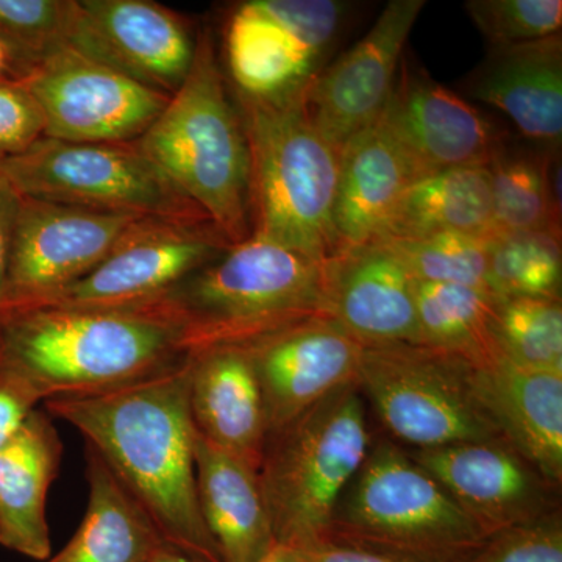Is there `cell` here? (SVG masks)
<instances>
[{
  "label": "cell",
  "mask_w": 562,
  "mask_h": 562,
  "mask_svg": "<svg viewBox=\"0 0 562 562\" xmlns=\"http://www.w3.org/2000/svg\"><path fill=\"white\" fill-rule=\"evenodd\" d=\"M191 362L192 357L116 390L50 398L43 406L101 454L168 546L205 562H222L195 490Z\"/></svg>",
  "instance_id": "cell-1"
},
{
  "label": "cell",
  "mask_w": 562,
  "mask_h": 562,
  "mask_svg": "<svg viewBox=\"0 0 562 562\" xmlns=\"http://www.w3.org/2000/svg\"><path fill=\"white\" fill-rule=\"evenodd\" d=\"M190 357L187 327L158 301L120 310L0 312V366L24 376L43 403L116 390Z\"/></svg>",
  "instance_id": "cell-2"
},
{
  "label": "cell",
  "mask_w": 562,
  "mask_h": 562,
  "mask_svg": "<svg viewBox=\"0 0 562 562\" xmlns=\"http://www.w3.org/2000/svg\"><path fill=\"white\" fill-rule=\"evenodd\" d=\"M136 144L228 241L249 238V144L210 27L198 32L187 79Z\"/></svg>",
  "instance_id": "cell-3"
},
{
  "label": "cell",
  "mask_w": 562,
  "mask_h": 562,
  "mask_svg": "<svg viewBox=\"0 0 562 562\" xmlns=\"http://www.w3.org/2000/svg\"><path fill=\"white\" fill-rule=\"evenodd\" d=\"M327 269L325 262L250 235L157 301L187 327L192 355L247 347L328 316Z\"/></svg>",
  "instance_id": "cell-4"
},
{
  "label": "cell",
  "mask_w": 562,
  "mask_h": 562,
  "mask_svg": "<svg viewBox=\"0 0 562 562\" xmlns=\"http://www.w3.org/2000/svg\"><path fill=\"white\" fill-rule=\"evenodd\" d=\"M232 94L249 144L251 235L328 265L341 254L333 222L339 158L310 120L305 92L279 101Z\"/></svg>",
  "instance_id": "cell-5"
},
{
  "label": "cell",
  "mask_w": 562,
  "mask_h": 562,
  "mask_svg": "<svg viewBox=\"0 0 562 562\" xmlns=\"http://www.w3.org/2000/svg\"><path fill=\"white\" fill-rule=\"evenodd\" d=\"M486 539L438 480L390 438L373 441L328 535V542L402 562H465Z\"/></svg>",
  "instance_id": "cell-6"
},
{
  "label": "cell",
  "mask_w": 562,
  "mask_h": 562,
  "mask_svg": "<svg viewBox=\"0 0 562 562\" xmlns=\"http://www.w3.org/2000/svg\"><path fill=\"white\" fill-rule=\"evenodd\" d=\"M372 443L358 384L333 392L269 436L258 473L277 543L308 550L328 542L338 503Z\"/></svg>",
  "instance_id": "cell-7"
},
{
  "label": "cell",
  "mask_w": 562,
  "mask_h": 562,
  "mask_svg": "<svg viewBox=\"0 0 562 562\" xmlns=\"http://www.w3.org/2000/svg\"><path fill=\"white\" fill-rule=\"evenodd\" d=\"M3 179L21 198L146 220H210L133 143L43 138L7 157ZM211 221V220H210Z\"/></svg>",
  "instance_id": "cell-8"
},
{
  "label": "cell",
  "mask_w": 562,
  "mask_h": 562,
  "mask_svg": "<svg viewBox=\"0 0 562 562\" xmlns=\"http://www.w3.org/2000/svg\"><path fill=\"white\" fill-rule=\"evenodd\" d=\"M357 384L392 441L414 450L502 439L460 355L422 344L364 346Z\"/></svg>",
  "instance_id": "cell-9"
},
{
  "label": "cell",
  "mask_w": 562,
  "mask_h": 562,
  "mask_svg": "<svg viewBox=\"0 0 562 562\" xmlns=\"http://www.w3.org/2000/svg\"><path fill=\"white\" fill-rule=\"evenodd\" d=\"M349 9L338 0H246L233 5L222 33L232 91L254 101L305 92L324 68Z\"/></svg>",
  "instance_id": "cell-10"
},
{
  "label": "cell",
  "mask_w": 562,
  "mask_h": 562,
  "mask_svg": "<svg viewBox=\"0 0 562 562\" xmlns=\"http://www.w3.org/2000/svg\"><path fill=\"white\" fill-rule=\"evenodd\" d=\"M18 81L40 105L44 138L66 143L138 140L171 98L68 44L44 55Z\"/></svg>",
  "instance_id": "cell-11"
},
{
  "label": "cell",
  "mask_w": 562,
  "mask_h": 562,
  "mask_svg": "<svg viewBox=\"0 0 562 562\" xmlns=\"http://www.w3.org/2000/svg\"><path fill=\"white\" fill-rule=\"evenodd\" d=\"M231 246L210 220H139L91 272L31 306L120 310L144 305L168 294Z\"/></svg>",
  "instance_id": "cell-12"
},
{
  "label": "cell",
  "mask_w": 562,
  "mask_h": 562,
  "mask_svg": "<svg viewBox=\"0 0 562 562\" xmlns=\"http://www.w3.org/2000/svg\"><path fill=\"white\" fill-rule=\"evenodd\" d=\"M139 220L21 198L0 312L35 305L87 276Z\"/></svg>",
  "instance_id": "cell-13"
},
{
  "label": "cell",
  "mask_w": 562,
  "mask_h": 562,
  "mask_svg": "<svg viewBox=\"0 0 562 562\" xmlns=\"http://www.w3.org/2000/svg\"><path fill=\"white\" fill-rule=\"evenodd\" d=\"M380 120L405 150L417 177L487 166L509 144L508 132L490 114L405 57Z\"/></svg>",
  "instance_id": "cell-14"
},
{
  "label": "cell",
  "mask_w": 562,
  "mask_h": 562,
  "mask_svg": "<svg viewBox=\"0 0 562 562\" xmlns=\"http://www.w3.org/2000/svg\"><path fill=\"white\" fill-rule=\"evenodd\" d=\"M68 46L172 95L190 74L198 32L150 0H77Z\"/></svg>",
  "instance_id": "cell-15"
},
{
  "label": "cell",
  "mask_w": 562,
  "mask_h": 562,
  "mask_svg": "<svg viewBox=\"0 0 562 562\" xmlns=\"http://www.w3.org/2000/svg\"><path fill=\"white\" fill-rule=\"evenodd\" d=\"M425 5V0H391L371 31L324 66L306 88V113L336 150L382 116Z\"/></svg>",
  "instance_id": "cell-16"
},
{
  "label": "cell",
  "mask_w": 562,
  "mask_h": 562,
  "mask_svg": "<svg viewBox=\"0 0 562 562\" xmlns=\"http://www.w3.org/2000/svg\"><path fill=\"white\" fill-rule=\"evenodd\" d=\"M486 538L560 512V487L502 439L413 450Z\"/></svg>",
  "instance_id": "cell-17"
},
{
  "label": "cell",
  "mask_w": 562,
  "mask_h": 562,
  "mask_svg": "<svg viewBox=\"0 0 562 562\" xmlns=\"http://www.w3.org/2000/svg\"><path fill=\"white\" fill-rule=\"evenodd\" d=\"M244 349L260 380L271 436L333 392L357 384L364 344L331 317L319 316Z\"/></svg>",
  "instance_id": "cell-18"
},
{
  "label": "cell",
  "mask_w": 562,
  "mask_h": 562,
  "mask_svg": "<svg viewBox=\"0 0 562 562\" xmlns=\"http://www.w3.org/2000/svg\"><path fill=\"white\" fill-rule=\"evenodd\" d=\"M471 362L473 394L506 443L562 483V373L522 368L495 347Z\"/></svg>",
  "instance_id": "cell-19"
},
{
  "label": "cell",
  "mask_w": 562,
  "mask_h": 562,
  "mask_svg": "<svg viewBox=\"0 0 562 562\" xmlns=\"http://www.w3.org/2000/svg\"><path fill=\"white\" fill-rule=\"evenodd\" d=\"M327 313L364 346L419 341L414 279L383 243L344 250L328 262Z\"/></svg>",
  "instance_id": "cell-20"
},
{
  "label": "cell",
  "mask_w": 562,
  "mask_h": 562,
  "mask_svg": "<svg viewBox=\"0 0 562 562\" xmlns=\"http://www.w3.org/2000/svg\"><path fill=\"white\" fill-rule=\"evenodd\" d=\"M469 98L502 111L539 149L557 151L562 138V38L491 47L468 80Z\"/></svg>",
  "instance_id": "cell-21"
},
{
  "label": "cell",
  "mask_w": 562,
  "mask_h": 562,
  "mask_svg": "<svg viewBox=\"0 0 562 562\" xmlns=\"http://www.w3.org/2000/svg\"><path fill=\"white\" fill-rule=\"evenodd\" d=\"M190 409L202 438L260 471L269 428L247 349L217 347L192 355Z\"/></svg>",
  "instance_id": "cell-22"
},
{
  "label": "cell",
  "mask_w": 562,
  "mask_h": 562,
  "mask_svg": "<svg viewBox=\"0 0 562 562\" xmlns=\"http://www.w3.org/2000/svg\"><path fill=\"white\" fill-rule=\"evenodd\" d=\"M63 442L46 409L36 408L0 447V546L35 561L52 554L47 494Z\"/></svg>",
  "instance_id": "cell-23"
},
{
  "label": "cell",
  "mask_w": 562,
  "mask_h": 562,
  "mask_svg": "<svg viewBox=\"0 0 562 562\" xmlns=\"http://www.w3.org/2000/svg\"><path fill=\"white\" fill-rule=\"evenodd\" d=\"M338 158L333 222L344 251L379 239L417 173L380 117L347 139Z\"/></svg>",
  "instance_id": "cell-24"
},
{
  "label": "cell",
  "mask_w": 562,
  "mask_h": 562,
  "mask_svg": "<svg viewBox=\"0 0 562 562\" xmlns=\"http://www.w3.org/2000/svg\"><path fill=\"white\" fill-rule=\"evenodd\" d=\"M194 461L199 509L222 562L261 561L277 541L260 473L199 432Z\"/></svg>",
  "instance_id": "cell-25"
},
{
  "label": "cell",
  "mask_w": 562,
  "mask_h": 562,
  "mask_svg": "<svg viewBox=\"0 0 562 562\" xmlns=\"http://www.w3.org/2000/svg\"><path fill=\"white\" fill-rule=\"evenodd\" d=\"M88 505L76 535L43 562H151L168 543L101 454L87 446Z\"/></svg>",
  "instance_id": "cell-26"
},
{
  "label": "cell",
  "mask_w": 562,
  "mask_h": 562,
  "mask_svg": "<svg viewBox=\"0 0 562 562\" xmlns=\"http://www.w3.org/2000/svg\"><path fill=\"white\" fill-rule=\"evenodd\" d=\"M436 233L492 238L495 235L487 166L424 173L403 191L376 241Z\"/></svg>",
  "instance_id": "cell-27"
},
{
  "label": "cell",
  "mask_w": 562,
  "mask_h": 562,
  "mask_svg": "<svg viewBox=\"0 0 562 562\" xmlns=\"http://www.w3.org/2000/svg\"><path fill=\"white\" fill-rule=\"evenodd\" d=\"M498 295L483 288L414 280L422 346L476 361L495 350L492 317Z\"/></svg>",
  "instance_id": "cell-28"
},
{
  "label": "cell",
  "mask_w": 562,
  "mask_h": 562,
  "mask_svg": "<svg viewBox=\"0 0 562 562\" xmlns=\"http://www.w3.org/2000/svg\"><path fill=\"white\" fill-rule=\"evenodd\" d=\"M557 151L506 146L487 165L497 233L549 232L561 236V209L550 190V158Z\"/></svg>",
  "instance_id": "cell-29"
},
{
  "label": "cell",
  "mask_w": 562,
  "mask_h": 562,
  "mask_svg": "<svg viewBox=\"0 0 562 562\" xmlns=\"http://www.w3.org/2000/svg\"><path fill=\"white\" fill-rule=\"evenodd\" d=\"M491 331L495 347L509 361L562 373L561 299L498 297Z\"/></svg>",
  "instance_id": "cell-30"
},
{
  "label": "cell",
  "mask_w": 562,
  "mask_h": 562,
  "mask_svg": "<svg viewBox=\"0 0 562 562\" xmlns=\"http://www.w3.org/2000/svg\"><path fill=\"white\" fill-rule=\"evenodd\" d=\"M490 286L498 297L561 299V236L549 232L492 236Z\"/></svg>",
  "instance_id": "cell-31"
},
{
  "label": "cell",
  "mask_w": 562,
  "mask_h": 562,
  "mask_svg": "<svg viewBox=\"0 0 562 562\" xmlns=\"http://www.w3.org/2000/svg\"><path fill=\"white\" fill-rule=\"evenodd\" d=\"M490 239L461 233L379 241L398 258L416 281L464 284L490 290Z\"/></svg>",
  "instance_id": "cell-32"
},
{
  "label": "cell",
  "mask_w": 562,
  "mask_h": 562,
  "mask_svg": "<svg viewBox=\"0 0 562 562\" xmlns=\"http://www.w3.org/2000/svg\"><path fill=\"white\" fill-rule=\"evenodd\" d=\"M77 0H0V41L11 58V79L55 47L68 44Z\"/></svg>",
  "instance_id": "cell-33"
},
{
  "label": "cell",
  "mask_w": 562,
  "mask_h": 562,
  "mask_svg": "<svg viewBox=\"0 0 562 562\" xmlns=\"http://www.w3.org/2000/svg\"><path fill=\"white\" fill-rule=\"evenodd\" d=\"M464 9L491 47L530 43L561 33V0H469Z\"/></svg>",
  "instance_id": "cell-34"
},
{
  "label": "cell",
  "mask_w": 562,
  "mask_h": 562,
  "mask_svg": "<svg viewBox=\"0 0 562 562\" xmlns=\"http://www.w3.org/2000/svg\"><path fill=\"white\" fill-rule=\"evenodd\" d=\"M465 562H562L561 509L495 532Z\"/></svg>",
  "instance_id": "cell-35"
},
{
  "label": "cell",
  "mask_w": 562,
  "mask_h": 562,
  "mask_svg": "<svg viewBox=\"0 0 562 562\" xmlns=\"http://www.w3.org/2000/svg\"><path fill=\"white\" fill-rule=\"evenodd\" d=\"M46 135V122L35 98L21 81L0 79V151L7 157L31 149Z\"/></svg>",
  "instance_id": "cell-36"
},
{
  "label": "cell",
  "mask_w": 562,
  "mask_h": 562,
  "mask_svg": "<svg viewBox=\"0 0 562 562\" xmlns=\"http://www.w3.org/2000/svg\"><path fill=\"white\" fill-rule=\"evenodd\" d=\"M41 405L40 392L24 376L0 366V447Z\"/></svg>",
  "instance_id": "cell-37"
},
{
  "label": "cell",
  "mask_w": 562,
  "mask_h": 562,
  "mask_svg": "<svg viewBox=\"0 0 562 562\" xmlns=\"http://www.w3.org/2000/svg\"><path fill=\"white\" fill-rule=\"evenodd\" d=\"M20 203L21 195L7 183L5 179L0 181V303H2L3 292H5L11 241H13Z\"/></svg>",
  "instance_id": "cell-38"
},
{
  "label": "cell",
  "mask_w": 562,
  "mask_h": 562,
  "mask_svg": "<svg viewBox=\"0 0 562 562\" xmlns=\"http://www.w3.org/2000/svg\"><path fill=\"white\" fill-rule=\"evenodd\" d=\"M303 552L308 554L312 562H402L383 557V554L366 552V550L333 542L321 543V546L303 550Z\"/></svg>",
  "instance_id": "cell-39"
},
{
  "label": "cell",
  "mask_w": 562,
  "mask_h": 562,
  "mask_svg": "<svg viewBox=\"0 0 562 562\" xmlns=\"http://www.w3.org/2000/svg\"><path fill=\"white\" fill-rule=\"evenodd\" d=\"M258 562H312L308 554L301 549L294 547L281 546L277 543L276 547Z\"/></svg>",
  "instance_id": "cell-40"
},
{
  "label": "cell",
  "mask_w": 562,
  "mask_h": 562,
  "mask_svg": "<svg viewBox=\"0 0 562 562\" xmlns=\"http://www.w3.org/2000/svg\"><path fill=\"white\" fill-rule=\"evenodd\" d=\"M151 562H205L199 558L191 557V554L180 552L171 546H166Z\"/></svg>",
  "instance_id": "cell-41"
},
{
  "label": "cell",
  "mask_w": 562,
  "mask_h": 562,
  "mask_svg": "<svg viewBox=\"0 0 562 562\" xmlns=\"http://www.w3.org/2000/svg\"><path fill=\"white\" fill-rule=\"evenodd\" d=\"M2 77H9V79H11V58L5 44L0 41V79H2Z\"/></svg>",
  "instance_id": "cell-42"
},
{
  "label": "cell",
  "mask_w": 562,
  "mask_h": 562,
  "mask_svg": "<svg viewBox=\"0 0 562 562\" xmlns=\"http://www.w3.org/2000/svg\"><path fill=\"white\" fill-rule=\"evenodd\" d=\"M7 155L0 151V181L3 180V166H5Z\"/></svg>",
  "instance_id": "cell-43"
}]
</instances>
